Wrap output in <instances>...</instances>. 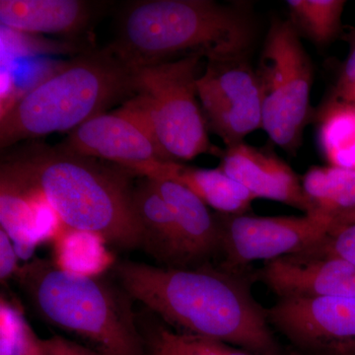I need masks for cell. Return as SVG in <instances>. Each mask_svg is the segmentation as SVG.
Instances as JSON below:
<instances>
[{
  "mask_svg": "<svg viewBox=\"0 0 355 355\" xmlns=\"http://www.w3.org/2000/svg\"><path fill=\"white\" fill-rule=\"evenodd\" d=\"M41 343L48 355H102L60 336L41 340Z\"/></svg>",
  "mask_w": 355,
  "mask_h": 355,
  "instance_id": "27",
  "label": "cell"
},
{
  "mask_svg": "<svg viewBox=\"0 0 355 355\" xmlns=\"http://www.w3.org/2000/svg\"><path fill=\"white\" fill-rule=\"evenodd\" d=\"M345 41L349 43V53L347 60L343 64L338 83H347L355 79V29L352 28L345 37Z\"/></svg>",
  "mask_w": 355,
  "mask_h": 355,
  "instance_id": "28",
  "label": "cell"
},
{
  "mask_svg": "<svg viewBox=\"0 0 355 355\" xmlns=\"http://www.w3.org/2000/svg\"><path fill=\"white\" fill-rule=\"evenodd\" d=\"M220 169L244 186L254 198H268L309 211L302 183L275 153L242 142L222 154Z\"/></svg>",
  "mask_w": 355,
  "mask_h": 355,
  "instance_id": "13",
  "label": "cell"
},
{
  "mask_svg": "<svg viewBox=\"0 0 355 355\" xmlns=\"http://www.w3.org/2000/svg\"><path fill=\"white\" fill-rule=\"evenodd\" d=\"M144 178L171 180L187 187L222 214H245L256 200L249 191L220 168L203 169L175 161H157L147 168Z\"/></svg>",
  "mask_w": 355,
  "mask_h": 355,
  "instance_id": "16",
  "label": "cell"
},
{
  "mask_svg": "<svg viewBox=\"0 0 355 355\" xmlns=\"http://www.w3.org/2000/svg\"><path fill=\"white\" fill-rule=\"evenodd\" d=\"M261 277L280 299L355 297V266L314 250L266 261Z\"/></svg>",
  "mask_w": 355,
  "mask_h": 355,
  "instance_id": "11",
  "label": "cell"
},
{
  "mask_svg": "<svg viewBox=\"0 0 355 355\" xmlns=\"http://www.w3.org/2000/svg\"><path fill=\"white\" fill-rule=\"evenodd\" d=\"M144 338L151 355H251L214 338L173 331L159 324L149 327Z\"/></svg>",
  "mask_w": 355,
  "mask_h": 355,
  "instance_id": "21",
  "label": "cell"
},
{
  "mask_svg": "<svg viewBox=\"0 0 355 355\" xmlns=\"http://www.w3.org/2000/svg\"><path fill=\"white\" fill-rule=\"evenodd\" d=\"M14 277L46 323L83 338L102 355H144L146 343L123 289L43 259L26 263Z\"/></svg>",
  "mask_w": 355,
  "mask_h": 355,
  "instance_id": "5",
  "label": "cell"
},
{
  "mask_svg": "<svg viewBox=\"0 0 355 355\" xmlns=\"http://www.w3.org/2000/svg\"><path fill=\"white\" fill-rule=\"evenodd\" d=\"M0 174L37 191L67 230L88 233L107 244L142 246V229L125 168L32 142L2 160Z\"/></svg>",
  "mask_w": 355,
  "mask_h": 355,
  "instance_id": "1",
  "label": "cell"
},
{
  "mask_svg": "<svg viewBox=\"0 0 355 355\" xmlns=\"http://www.w3.org/2000/svg\"><path fill=\"white\" fill-rule=\"evenodd\" d=\"M197 89L207 128L227 148L242 144L248 135L261 128L260 83L248 58L207 62Z\"/></svg>",
  "mask_w": 355,
  "mask_h": 355,
  "instance_id": "8",
  "label": "cell"
},
{
  "mask_svg": "<svg viewBox=\"0 0 355 355\" xmlns=\"http://www.w3.org/2000/svg\"><path fill=\"white\" fill-rule=\"evenodd\" d=\"M318 141L327 161L355 144V108L329 100L320 116Z\"/></svg>",
  "mask_w": 355,
  "mask_h": 355,
  "instance_id": "23",
  "label": "cell"
},
{
  "mask_svg": "<svg viewBox=\"0 0 355 355\" xmlns=\"http://www.w3.org/2000/svg\"><path fill=\"white\" fill-rule=\"evenodd\" d=\"M0 312V355H18L22 345L24 324L17 313L3 299H1Z\"/></svg>",
  "mask_w": 355,
  "mask_h": 355,
  "instance_id": "25",
  "label": "cell"
},
{
  "mask_svg": "<svg viewBox=\"0 0 355 355\" xmlns=\"http://www.w3.org/2000/svg\"><path fill=\"white\" fill-rule=\"evenodd\" d=\"M176 221L184 265L209 256L219 248L216 214L183 184L171 180H153Z\"/></svg>",
  "mask_w": 355,
  "mask_h": 355,
  "instance_id": "17",
  "label": "cell"
},
{
  "mask_svg": "<svg viewBox=\"0 0 355 355\" xmlns=\"http://www.w3.org/2000/svg\"><path fill=\"white\" fill-rule=\"evenodd\" d=\"M135 93V69L108 46L84 51L1 110L0 148L71 132Z\"/></svg>",
  "mask_w": 355,
  "mask_h": 355,
  "instance_id": "4",
  "label": "cell"
},
{
  "mask_svg": "<svg viewBox=\"0 0 355 355\" xmlns=\"http://www.w3.org/2000/svg\"><path fill=\"white\" fill-rule=\"evenodd\" d=\"M60 146L70 153L109 161L137 176L149 165L165 161L146 133L113 112L90 119L76 130Z\"/></svg>",
  "mask_w": 355,
  "mask_h": 355,
  "instance_id": "12",
  "label": "cell"
},
{
  "mask_svg": "<svg viewBox=\"0 0 355 355\" xmlns=\"http://www.w3.org/2000/svg\"><path fill=\"white\" fill-rule=\"evenodd\" d=\"M261 96L263 125L270 139L294 154L310 116L312 62L289 19H275L256 69Z\"/></svg>",
  "mask_w": 355,
  "mask_h": 355,
  "instance_id": "7",
  "label": "cell"
},
{
  "mask_svg": "<svg viewBox=\"0 0 355 355\" xmlns=\"http://www.w3.org/2000/svg\"><path fill=\"white\" fill-rule=\"evenodd\" d=\"M216 217L219 248L232 268L308 251L330 230L328 222L310 214L265 217L218 214Z\"/></svg>",
  "mask_w": 355,
  "mask_h": 355,
  "instance_id": "9",
  "label": "cell"
},
{
  "mask_svg": "<svg viewBox=\"0 0 355 355\" xmlns=\"http://www.w3.org/2000/svg\"><path fill=\"white\" fill-rule=\"evenodd\" d=\"M301 183L309 203L307 214L323 218L330 230L355 221V171L314 166Z\"/></svg>",
  "mask_w": 355,
  "mask_h": 355,
  "instance_id": "19",
  "label": "cell"
},
{
  "mask_svg": "<svg viewBox=\"0 0 355 355\" xmlns=\"http://www.w3.org/2000/svg\"><path fill=\"white\" fill-rule=\"evenodd\" d=\"M202 57L190 55L135 69L133 96L153 123L167 161H189L202 154H222L210 142L198 103L197 81Z\"/></svg>",
  "mask_w": 355,
  "mask_h": 355,
  "instance_id": "6",
  "label": "cell"
},
{
  "mask_svg": "<svg viewBox=\"0 0 355 355\" xmlns=\"http://www.w3.org/2000/svg\"><path fill=\"white\" fill-rule=\"evenodd\" d=\"M340 355H355V349L349 350V352H345V354H342Z\"/></svg>",
  "mask_w": 355,
  "mask_h": 355,
  "instance_id": "31",
  "label": "cell"
},
{
  "mask_svg": "<svg viewBox=\"0 0 355 355\" xmlns=\"http://www.w3.org/2000/svg\"><path fill=\"white\" fill-rule=\"evenodd\" d=\"M289 21L318 46L331 44L342 30L343 0H289Z\"/></svg>",
  "mask_w": 355,
  "mask_h": 355,
  "instance_id": "20",
  "label": "cell"
},
{
  "mask_svg": "<svg viewBox=\"0 0 355 355\" xmlns=\"http://www.w3.org/2000/svg\"><path fill=\"white\" fill-rule=\"evenodd\" d=\"M0 222L16 251L24 257H29L40 242L55 234L60 224L40 193L4 174H0Z\"/></svg>",
  "mask_w": 355,
  "mask_h": 355,
  "instance_id": "15",
  "label": "cell"
},
{
  "mask_svg": "<svg viewBox=\"0 0 355 355\" xmlns=\"http://www.w3.org/2000/svg\"><path fill=\"white\" fill-rule=\"evenodd\" d=\"M17 251L8 234L0 230V279L6 282L9 277L15 275L18 270Z\"/></svg>",
  "mask_w": 355,
  "mask_h": 355,
  "instance_id": "26",
  "label": "cell"
},
{
  "mask_svg": "<svg viewBox=\"0 0 355 355\" xmlns=\"http://www.w3.org/2000/svg\"><path fill=\"white\" fill-rule=\"evenodd\" d=\"M101 238L88 233L67 230L58 243V265L70 272L96 275L108 263Z\"/></svg>",
  "mask_w": 355,
  "mask_h": 355,
  "instance_id": "22",
  "label": "cell"
},
{
  "mask_svg": "<svg viewBox=\"0 0 355 355\" xmlns=\"http://www.w3.org/2000/svg\"><path fill=\"white\" fill-rule=\"evenodd\" d=\"M310 250L336 257L355 266V221L329 231Z\"/></svg>",
  "mask_w": 355,
  "mask_h": 355,
  "instance_id": "24",
  "label": "cell"
},
{
  "mask_svg": "<svg viewBox=\"0 0 355 355\" xmlns=\"http://www.w3.org/2000/svg\"><path fill=\"white\" fill-rule=\"evenodd\" d=\"M266 316L306 347L336 355L355 349V297L280 299Z\"/></svg>",
  "mask_w": 355,
  "mask_h": 355,
  "instance_id": "10",
  "label": "cell"
},
{
  "mask_svg": "<svg viewBox=\"0 0 355 355\" xmlns=\"http://www.w3.org/2000/svg\"><path fill=\"white\" fill-rule=\"evenodd\" d=\"M108 6L86 0H1L0 22L16 31L76 41L90 34Z\"/></svg>",
  "mask_w": 355,
  "mask_h": 355,
  "instance_id": "14",
  "label": "cell"
},
{
  "mask_svg": "<svg viewBox=\"0 0 355 355\" xmlns=\"http://www.w3.org/2000/svg\"><path fill=\"white\" fill-rule=\"evenodd\" d=\"M133 205L142 229V249L166 266L186 268L174 216L148 178L135 187Z\"/></svg>",
  "mask_w": 355,
  "mask_h": 355,
  "instance_id": "18",
  "label": "cell"
},
{
  "mask_svg": "<svg viewBox=\"0 0 355 355\" xmlns=\"http://www.w3.org/2000/svg\"><path fill=\"white\" fill-rule=\"evenodd\" d=\"M110 49L132 69L200 55L248 58L256 39L249 4L212 0H137L123 4Z\"/></svg>",
  "mask_w": 355,
  "mask_h": 355,
  "instance_id": "3",
  "label": "cell"
},
{
  "mask_svg": "<svg viewBox=\"0 0 355 355\" xmlns=\"http://www.w3.org/2000/svg\"><path fill=\"white\" fill-rule=\"evenodd\" d=\"M121 289L181 333L214 338L254 352L273 347L268 316L234 275L210 268L114 263Z\"/></svg>",
  "mask_w": 355,
  "mask_h": 355,
  "instance_id": "2",
  "label": "cell"
},
{
  "mask_svg": "<svg viewBox=\"0 0 355 355\" xmlns=\"http://www.w3.org/2000/svg\"><path fill=\"white\" fill-rule=\"evenodd\" d=\"M330 101L342 103L355 108V79L347 83H336Z\"/></svg>",
  "mask_w": 355,
  "mask_h": 355,
  "instance_id": "29",
  "label": "cell"
},
{
  "mask_svg": "<svg viewBox=\"0 0 355 355\" xmlns=\"http://www.w3.org/2000/svg\"><path fill=\"white\" fill-rule=\"evenodd\" d=\"M18 355H48L42 345L41 340L35 336L29 327L24 324L23 342Z\"/></svg>",
  "mask_w": 355,
  "mask_h": 355,
  "instance_id": "30",
  "label": "cell"
}]
</instances>
